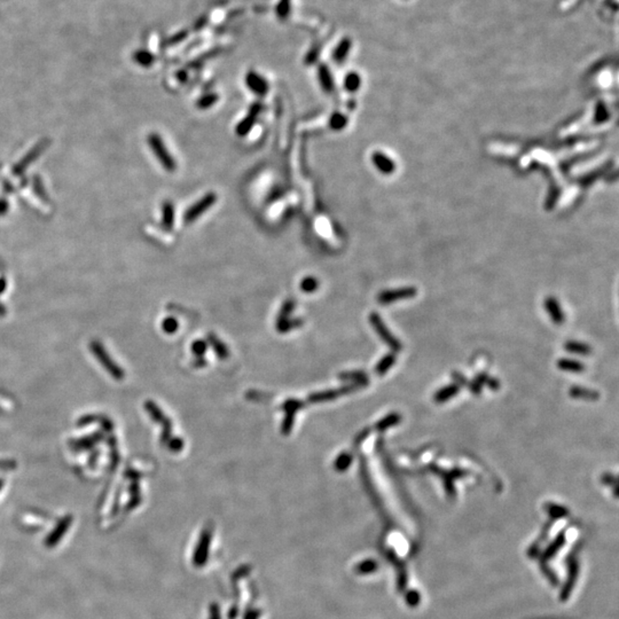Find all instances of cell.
I'll use <instances>...</instances> for the list:
<instances>
[{
  "label": "cell",
  "instance_id": "52a82bcc",
  "mask_svg": "<svg viewBox=\"0 0 619 619\" xmlns=\"http://www.w3.org/2000/svg\"><path fill=\"white\" fill-rule=\"evenodd\" d=\"M372 161L373 164L375 165V168L383 175H391L394 174L395 170H396V164L394 163V161L387 156L383 153L381 152H375L374 154L372 155Z\"/></svg>",
  "mask_w": 619,
  "mask_h": 619
},
{
  "label": "cell",
  "instance_id": "7c38bea8",
  "mask_svg": "<svg viewBox=\"0 0 619 619\" xmlns=\"http://www.w3.org/2000/svg\"><path fill=\"white\" fill-rule=\"evenodd\" d=\"M557 367L561 369V371L564 372H569V373H581L585 371V365L582 362L575 360V359H570V358H561L558 359L557 361Z\"/></svg>",
  "mask_w": 619,
  "mask_h": 619
},
{
  "label": "cell",
  "instance_id": "cb8c5ba5",
  "mask_svg": "<svg viewBox=\"0 0 619 619\" xmlns=\"http://www.w3.org/2000/svg\"><path fill=\"white\" fill-rule=\"evenodd\" d=\"M467 387H468L469 391H470L471 394H474V395H481L482 394V388H483V387H482V385L479 384L476 380L468 381Z\"/></svg>",
  "mask_w": 619,
  "mask_h": 619
},
{
  "label": "cell",
  "instance_id": "603a6c76",
  "mask_svg": "<svg viewBox=\"0 0 619 619\" xmlns=\"http://www.w3.org/2000/svg\"><path fill=\"white\" fill-rule=\"evenodd\" d=\"M301 288L304 292H312L318 288V280L313 277H308L302 281Z\"/></svg>",
  "mask_w": 619,
  "mask_h": 619
},
{
  "label": "cell",
  "instance_id": "30bf717a",
  "mask_svg": "<svg viewBox=\"0 0 619 619\" xmlns=\"http://www.w3.org/2000/svg\"><path fill=\"white\" fill-rule=\"evenodd\" d=\"M569 395H570V397L575 399H585V400L590 401H597L600 398V394L597 391L580 387V385H574V387H571L570 390H569Z\"/></svg>",
  "mask_w": 619,
  "mask_h": 619
},
{
  "label": "cell",
  "instance_id": "e0dca14e",
  "mask_svg": "<svg viewBox=\"0 0 619 619\" xmlns=\"http://www.w3.org/2000/svg\"><path fill=\"white\" fill-rule=\"evenodd\" d=\"M343 84H344L345 89L349 92L354 93L355 91H358L361 85L360 76H359L357 72H350V74H348L347 76H345Z\"/></svg>",
  "mask_w": 619,
  "mask_h": 619
},
{
  "label": "cell",
  "instance_id": "9a60e30c",
  "mask_svg": "<svg viewBox=\"0 0 619 619\" xmlns=\"http://www.w3.org/2000/svg\"><path fill=\"white\" fill-rule=\"evenodd\" d=\"M400 422H401V415L398 414V413H391V414L387 415L383 420H381L377 424H376V429H377V430L383 431V430H387V429L389 428L394 427V425L396 424L400 423Z\"/></svg>",
  "mask_w": 619,
  "mask_h": 619
},
{
  "label": "cell",
  "instance_id": "ac0fdd59",
  "mask_svg": "<svg viewBox=\"0 0 619 619\" xmlns=\"http://www.w3.org/2000/svg\"><path fill=\"white\" fill-rule=\"evenodd\" d=\"M476 381L478 382L479 384L483 387V385H486L490 389H492L493 391H497L499 388L501 387L500 381H498L495 377H492V376H488L485 373H479V374L476 375Z\"/></svg>",
  "mask_w": 619,
  "mask_h": 619
},
{
  "label": "cell",
  "instance_id": "3957f363",
  "mask_svg": "<svg viewBox=\"0 0 619 619\" xmlns=\"http://www.w3.org/2000/svg\"><path fill=\"white\" fill-rule=\"evenodd\" d=\"M369 320H371V324L373 325V327H374L378 336L383 339V342L391 349V350H394L395 352H398L401 350L402 345L400 341L396 338L395 336L391 334V332L389 331V329L387 328V326L384 325V322L382 321L380 315H378L377 313H372L371 315H369Z\"/></svg>",
  "mask_w": 619,
  "mask_h": 619
},
{
  "label": "cell",
  "instance_id": "d6986e66",
  "mask_svg": "<svg viewBox=\"0 0 619 619\" xmlns=\"http://www.w3.org/2000/svg\"><path fill=\"white\" fill-rule=\"evenodd\" d=\"M348 124V118L347 116L343 115L342 112L336 111L331 116V119H329V126H331L332 130L334 131H341L347 126Z\"/></svg>",
  "mask_w": 619,
  "mask_h": 619
},
{
  "label": "cell",
  "instance_id": "ffe728a7",
  "mask_svg": "<svg viewBox=\"0 0 619 619\" xmlns=\"http://www.w3.org/2000/svg\"><path fill=\"white\" fill-rule=\"evenodd\" d=\"M396 362V355L392 354H389L385 355L383 359H381V361L378 362L377 366H376V373L378 375H384L389 369H390L392 366L395 365Z\"/></svg>",
  "mask_w": 619,
  "mask_h": 619
},
{
  "label": "cell",
  "instance_id": "484cf974",
  "mask_svg": "<svg viewBox=\"0 0 619 619\" xmlns=\"http://www.w3.org/2000/svg\"><path fill=\"white\" fill-rule=\"evenodd\" d=\"M288 11H289V0H284V1L281 2V5H279L278 14L279 16H281V18H285V16L288 14Z\"/></svg>",
  "mask_w": 619,
  "mask_h": 619
},
{
  "label": "cell",
  "instance_id": "4316f807",
  "mask_svg": "<svg viewBox=\"0 0 619 619\" xmlns=\"http://www.w3.org/2000/svg\"><path fill=\"white\" fill-rule=\"evenodd\" d=\"M602 479H603V482H604L605 484H608V485H610V484H611V485H616V477H615L614 475H611V474H605V475L603 476V477H602Z\"/></svg>",
  "mask_w": 619,
  "mask_h": 619
},
{
  "label": "cell",
  "instance_id": "7a4b0ae2",
  "mask_svg": "<svg viewBox=\"0 0 619 619\" xmlns=\"http://www.w3.org/2000/svg\"><path fill=\"white\" fill-rule=\"evenodd\" d=\"M216 202H217V194H215L212 192L205 194L201 199H199L191 208H188L186 210L184 215V221L186 224H191V222L201 217L205 211H208Z\"/></svg>",
  "mask_w": 619,
  "mask_h": 619
},
{
  "label": "cell",
  "instance_id": "44dd1931",
  "mask_svg": "<svg viewBox=\"0 0 619 619\" xmlns=\"http://www.w3.org/2000/svg\"><path fill=\"white\" fill-rule=\"evenodd\" d=\"M218 101V95L217 94H206L201 96L196 102V107L199 109H209L211 108L212 106L215 105L216 102Z\"/></svg>",
  "mask_w": 619,
  "mask_h": 619
},
{
  "label": "cell",
  "instance_id": "d4e9b609",
  "mask_svg": "<svg viewBox=\"0 0 619 619\" xmlns=\"http://www.w3.org/2000/svg\"><path fill=\"white\" fill-rule=\"evenodd\" d=\"M452 377H453V380L457 382V383H459V384H461V385H467L468 384V381H469L468 378L465 377V376L462 375V374H460L459 372H453V373H452Z\"/></svg>",
  "mask_w": 619,
  "mask_h": 619
},
{
  "label": "cell",
  "instance_id": "5bb4252c",
  "mask_svg": "<svg viewBox=\"0 0 619 619\" xmlns=\"http://www.w3.org/2000/svg\"><path fill=\"white\" fill-rule=\"evenodd\" d=\"M351 48V42L349 41L348 38L342 39L341 43L336 46V48L332 52V60L336 63H342L343 61H345L347 56L350 52Z\"/></svg>",
  "mask_w": 619,
  "mask_h": 619
},
{
  "label": "cell",
  "instance_id": "4fadbf2b",
  "mask_svg": "<svg viewBox=\"0 0 619 619\" xmlns=\"http://www.w3.org/2000/svg\"><path fill=\"white\" fill-rule=\"evenodd\" d=\"M564 349L569 354H575L579 355H588L592 352V348L590 345L579 341H568L564 344Z\"/></svg>",
  "mask_w": 619,
  "mask_h": 619
},
{
  "label": "cell",
  "instance_id": "277c9868",
  "mask_svg": "<svg viewBox=\"0 0 619 619\" xmlns=\"http://www.w3.org/2000/svg\"><path fill=\"white\" fill-rule=\"evenodd\" d=\"M262 109H263V105L261 102H255L254 105H251L250 109H249L248 115L239 123L238 126H236V129H235L236 134H238L239 136L247 135L248 133L251 131V129L255 126L256 121H257L258 115L261 114Z\"/></svg>",
  "mask_w": 619,
  "mask_h": 619
},
{
  "label": "cell",
  "instance_id": "9c48e42d",
  "mask_svg": "<svg viewBox=\"0 0 619 619\" xmlns=\"http://www.w3.org/2000/svg\"><path fill=\"white\" fill-rule=\"evenodd\" d=\"M459 392H460V387L457 383L448 384L439 389L437 392H435L434 401L437 404H442V402L448 401L451 398L455 397Z\"/></svg>",
  "mask_w": 619,
  "mask_h": 619
},
{
  "label": "cell",
  "instance_id": "7402d4cb",
  "mask_svg": "<svg viewBox=\"0 0 619 619\" xmlns=\"http://www.w3.org/2000/svg\"><path fill=\"white\" fill-rule=\"evenodd\" d=\"M135 61L138 63H140L141 66H151L153 61H154V56H153L149 52L146 51H140V52H136L134 54Z\"/></svg>",
  "mask_w": 619,
  "mask_h": 619
},
{
  "label": "cell",
  "instance_id": "8fae6325",
  "mask_svg": "<svg viewBox=\"0 0 619 619\" xmlns=\"http://www.w3.org/2000/svg\"><path fill=\"white\" fill-rule=\"evenodd\" d=\"M318 77L322 89L325 92L331 93L334 89V79H332V72L329 70L328 66L320 65L318 69Z\"/></svg>",
  "mask_w": 619,
  "mask_h": 619
},
{
  "label": "cell",
  "instance_id": "6da1fadb",
  "mask_svg": "<svg viewBox=\"0 0 619 619\" xmlns=\"http://www.w3.org/2000/svg\"><path fill=\"white\" fill-rule=\"evenodd\" d=\"M148 142L153 152H154V154L156 155V157L158 158L159 163L163 165V168L166 171L174 172L177 165H176L175 158L172 157V155L170 154L164 144H163L162 139L157 134H151L148 138Z\"/></svg>",
  "mask_w": 619,
  "mask_h": 619
},
{
  "label": "cell",
  "instance_id": "2e32d148",
  "mask_svg": "<svg viewBox=\"0 0 619 619\" xmlns=\"http://www.w3.org/2000/svg\"><path fill=\"white\" fill-rule=\"evenodd\" d=\"M175 222V208L172 203L166 202L163 205V225L168 229H172Z\"/></svg>",
  "mask_w": 619,
  "mask_h": 619
},
{
  "label": "cell",
  "instance_id": "8992f818",
  "mask_svg": "<svg viewBox=\"0 0 619 619\" xmlns=\"http://www.w3.org/2000/svg\"><path fill=\"white\" fill-rule=\"evenodd\" d=\"M245 84L256 95L263 96L268 92V83L256 71H249L245 76Z\"/></svg>",
  "mask_w": 619,
  "mask_h": 619
},
{
  "label": "cell",
  "instance_id": "5b68a950",
  "mask_svg": "<svg viewBox=\"0 0 619 619\" xmlns=\"http://www.w3.org/2000/svg\"><path fill=\"white\" fill-rule=\"evenodd\" d=\"M417 294L418 291L414 287H406L401 289H396V290H385L378 295L377 301L382 303V304H390V303L401 301V299L412 298Z\"/></svg>",
  "mask_w": 619,
  "mask_h": 619
},
{
  "label": "cell",
  "instance_id": "ba28073f",
  "mask_svg": "<svg viewBox=\"0 0 619 619\" xmlns=\"http://www.w3.org/2000/svg\"><path fill=\"white\" fill-rule=\"evenodd\" d=\"M545 309L547 310L548 314L551 315L552 321L556 325H561L563 324L565 320V315L563 312H562L560 303L557 302L556 298L554 297H548L545 301Z\"/></svg>",
  "mask_w": 619,
  "mask_h": 619
}]
</instances>
